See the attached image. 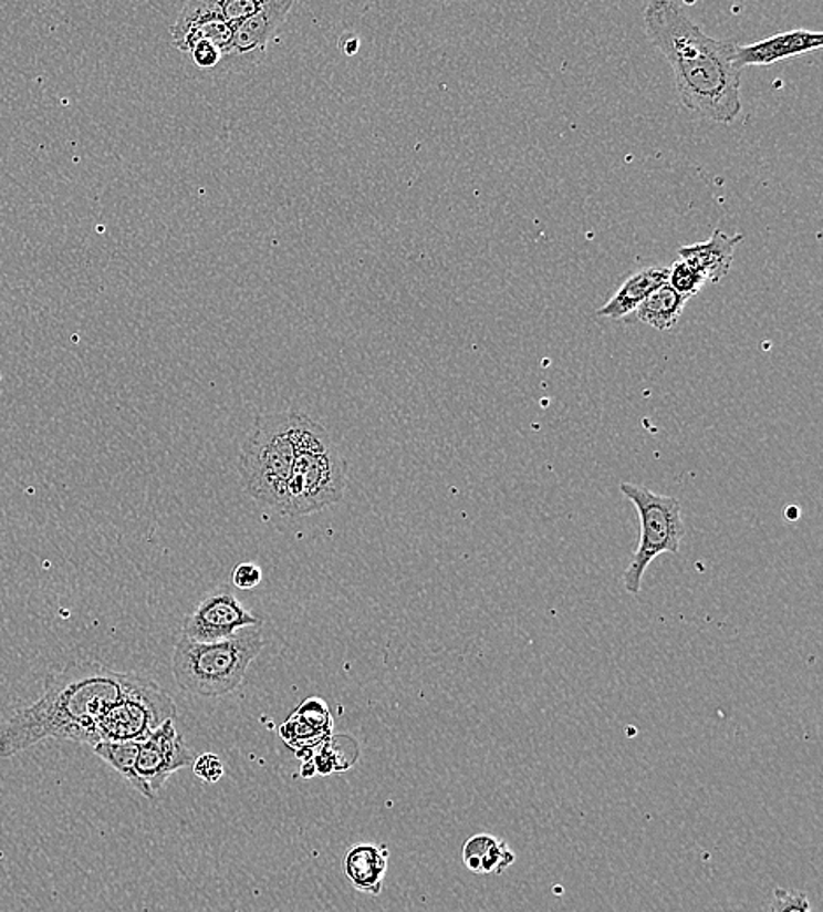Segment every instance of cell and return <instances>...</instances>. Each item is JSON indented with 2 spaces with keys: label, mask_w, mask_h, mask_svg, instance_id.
<instances>
[{
  "label": "cell",
  "mask_w": 823,
  "mask_h": 912,
  "mask_svg": "<svg viewBox=\"0 0 823 912\" xmlns=\"http://www.w3.org/2000/svg\"><path fill=\"white\" fill-rule=\"evenodd\" d=\"M645 29L675 71L681 104L709 122H735L743 107L736 43L709 38L673 0L646 6Z\"/></svg>",
  "instance_id": "1"
},
{
  "label": "cell",
  "mask_w": 823,
  "mask_h": 912,
  "mask_svg": "<svg viewBox=\"0 0 823 912\" xmlns=\"http://www.w3.org/2000/svg\"><path fill=\"white\" fill-rule=\"evenodd\" d=\"M128 672L98 662H71L44 677L43 697L18 709L0 734V758L46 739L95 746L98 719L124 692Z\"/></svg>",
  "instance_id": "2"
},
{
  "label": "cell",
  "mask_w": 823,
  "mask_h": 912,
  "mask_svg": "<svg viewBox=\"0 0 823 912\" xmlns=\"http://www.w3.org/2000/svg\"><path fill=\"white\" fill-rule=\"evenodd\" d=\"M298 458L287 488L283 516H308L343 499L348 465L322 425L306 414H292Z\"/></svg>",
  "instance_id": "3"
},
{
  "label": "cell",
  "mask_w": 823,
  "mask_h": 912,
  "mask_svg": "<svg viewBox=\"0 0 823 912\" xmlns=\"http://www.w3.org/2000/svg\"><path fill=\"white\" fill-rule=\"evenodd\" d=\"M262 650L260 626H248L232 638L215 642L181 638L170 667L183 692L199 697H223L241 686L248 667Z\"/></svg>",
  "instance_id": "4"
},
{
  "label": "cell",
  "mask_w": 823,
  "mask_h": 912,
  "mask_svg": "<svg viewBox=\"0 0 823 912\" xmlns=\"http://www.w3.org/2000/svg\"><path fill=\"white\" fill-rule=\"evenodd\" d=\"M295 458L292 413L268 414L257 419L239 455L242 485L251 499L281 515Z\"/></svg>",
  "instance_id": "5"
},
{
  "label": "cell",
  "mask_w": 823,
  "mask_h": 912,
  "mask_svg": "<svg viewBox=\"0 0 823 912\" xmlns=\"http://www.w3.org/2000/svg\"><path fill=\"white\" fill-rule=\"evenodd\" d=\"M619 490L634 504L642 524L639 545L624 572L625 590L636 595L642 592L643 576L649 563L660 555L678 553L687 527L681 516V502L676 497L633 483H622Z\"/></svg>",
  "instance_id": "6"
},
{
  "label": "cell",
  "mask_w": 823,
  "mask_h": 912,
  "mask_svg": "<svg viewBox=\"0 0 823 912\" xmlns=\"http://www.w3.org/2000/svg\"><path fill=\"white\" fill-rule=\"evenodd\" d=\"M175 701L149 677L128 672L124 692L98 719V737L111 743H143L176 718Z\"/></svg>",
  "instance_id": "7"
},
{
  "label": "cell",
  "mask_w": 823,
  "mask_h": 912,
  "mask_svg": "<svg viewBox=\"0 0 823 912\" xmlns=\"http://www.w3.org/2000/svg\"><path fill=\"white\" fill-rule=\"evenodd\" d=\"M292 8V0H262L256 13L233 27L229 51L218 71L241 72L259 65Z\"/></svg>",
  "instance_id": "8"
},
{
  "label": "cell",
  "mask_w": 823,
  "mask_h": 912,
  "mask_svg": "<svg viewBox=\"0 0 823 912\" xmlns=\"http://www.w3.org/2000/svg\"><path fill=\"white\" fill-rule=\"evenodd\" d=\"M248 626H260V618L248 611L229 587H218L185 618L183 638L197 642L221 641Z\"/></svg>",
  "instance_id": "9"
},
{
  "label": "cell",
  "mask_w": 823,
  "mask_h": 912,
  "mask_svg": "<svg viewBox=\"0 0 823 912\" xmlns=\"http://www.w3.org/2000/svg\"><path fill=\"white\" fill-rule=\"evenodd\" d=\"M194 760L196 755L185 744L183 735L176 730L175 719H169L139 744L136 770L140 779L157 795L173 774L194 764Z\"/></svg>",
  "instance_id": "10"
},
{
  "label": "cell",
  "mask_w": 823,
  "mask_h": 912,
  "mask_svg": "<svg viewBox=\"0 0 823 912\" xmlns=\"http://www.w3.org/2000/svg\"><path fill=\"white\" fill-rule=\"evenodd\" d=\"M173 44L183 55L199 43L215 44L223 51L226 59L229 51L232 29L221 14L217 0H190L183 6L175 25L170 27Z\"/></svg>",
  "instance_id": "11"
},
{
  "label": "cell",
  "mask_w": 823,
  "mask_h": 912,
  "mask_svg": "<svg viewBox=\"0 0 823 912\" xmlns=\"http://www.w3.org/2000/svg\"><path fill=\"white\" fill-rule=\"evenodd\" d=\"M822 46V32L808 29L789 30L744 46L736 44V68L741 71L750 65H772L781 60L806 55Z\"/></svg>",
  "instance_id": "12"
},
{
  "label": "cell",
  "mask_w": 823,
  "mask_h": 912,
  "mask_svg": "<svg viewBox=\"0 0 823 912\" xmlns=\"http://www.w3.org/2000/svg\"><path fill=\"white\" fill-rule=\"evenodd\" d=\"M743 241V234L727 236L717 228L708 241L679 248V260H684L706 283H720L729 274L735 260L736 246Z\"/></svg>",
  "instance_id": "13"
},
{
  "label": "cell",
  "mask_w": 823,
  "mask_h": 912,
  "mask_svg": "<svg viewBox=\"0 0 823 912\" xmlns=\"http://www.w3.org/2000/svg\"><path fill=\"white\" fill-rule=\"evenodd\" d=\"M388 846L364 844L353 846L343 860L344 875L355 890L369 897L382 895L388 870Z\"/></svg>",
  "instance_id": "14"
},
{
  "label": "cell",
  "mask_w": 823,
  "mask_h": 912,
  "mask_svg": "<svg viewBox=\"0 0 823 912\" xmlns=\"http://www.w3.org/2000/svg\"><path fill=\"white\" fill-rule=\"evenodd\" d=\"M667 272L669 267L666 266L646 267L643 271H637L624 281L618 292L607 300L603 308L598 309V317L624 320L628 314H633L645 302L646 297L667 283Z\"/></svg>",
  "instance_id": "15"
},
{
  "label": "cell",
  "mask_w": 823,
  "mask_h": 912,
  "mask_svg": "<svg viewBox=\"0 0 823 912\" xmlns=\"http://www.w3.org/2000/svg\"><path fill=\"white\" fill-rule=\"evenodd\" d=\"M462 860L472 874H502L517 862V857L506 841L490 833H478L463 844Z\"/></svg>",
  "instance_id": "16"
},
{
  "label": "cell",
  "mask_w": 823,
  "mask_h": 912,
  "mask_svg": "<svg viewBox=\"0 0 823 912\" xmlns=\"http://www.w3.org/2000/svg\"><path fill=\"white\" fill-rule=\"evenodd\" d=\"M685 305H687V299L678 296L669 284L664 283L652 296L646 297L645 302L634 311V314H636V320L645 325L657 330H670L684 314Z\"/></svg>",
  "instance_id": "17"
},
{
  "label": "cell",
  "mask_w": 823,
  "mask_h": 912,
  "mask_svg": "<svg viewBox=\"0 0 823 912\" xmlns=\"http://www.w3.org/2000/svg\"><path fill=\"white\" fill-rule=\"evenodd\" d=\"M140 743H111V740H101V743L92 746L95 755L103 758L111 769H115L119 776L125 777L131 786H134L143 797L155 800L157 795L154 790L140 779L136 770L137 755H139Z\"/></svg>",
  "instance_id": "18"
},
{
  "label": "cell",
  "mask_w": 823,
  "mask_h": 912,
  "mask_svg": "<svg viewBox=\"0 0 823 912\" xmlns=\"http://www.w3.org/2000/svg\"><path fill=\"white\" fill-rule=\"evenodd\" d=\"M667 284H669V287L673 288L678 296H681L684 299L688 300L690 297L697 296V293L702 290L706 281L700 278V276L697 274L692 267L688 266L687 262H684V260H678V262H675L669 267V272H667Z\"/></svg>",
  "instance_id": "19"
},
{
  "label": "cell",
  "mask_w": 823,
  "mask_h": 912,
  "mask_svg": "<svg viewBox=\"0 0 823 912\" xmlns=\"http://www.w3.org/2000/svg\"><path fill=\"white\" fill-rule=\"evenodd\" d=\"M302 722L310 725L316 734L329 735L332 728L331 711L320 698H310L295 713Z\"/></svg>",
  "instance_id": "20"
},
{
  "label": "cell",
  "mask_w": 823,
  "mask_h": 912,
  "mask_svg": "<svg viewBox=\"0 0 823 912\" xmlns=\"http://www.w3.org/2000/svg\"><path fill=\"white\" fill-rule=\"evenodd\" d=\"M772 912H813L810 897L804 891L777 887L772 891Z\"/></svg>",
  "instance_id": "21"
},
{
  "label": "cell",
  "mask_w": 823,
  "mask_h": 912,
  "mask_svg": "<svg viewBox=\"0 0 823 912\" xmlns=\"http://www.w3.org/2000/svg\"><path fill=\"white\" fill-rule=\"evenodd\" d=\"M191 765H194V774L206 785H215L226 774V765L221 761L220 756L215 755V753L196 756V760Z\"/></svg>",
  "instance_id": "22"
},
{
  "label": "cell",
  "mask_w": 823,
  "mask_h": 912,
  "mask_svg": "<svg viewBox=\"0 0 823 912\" xmlns=\"http://www.w3.org/2000/svg\"><path fill=\"white\" fill-rule=\"evenodd\" d=\"M262 4V0H223L220 2L221 14L226 18L230 29L239 25L242 20L256 13L257 9Z\"/></svg>",
  "instance_id": "23"
},
{
  "label": "cell",
  "mask_w": 823,
  "mask_h": 912,
  "mask_svg": "<svg viewBox=\"0 0 823 912\" xmlns=\"http://www.w3.org/2000/svg\"><path fill=\"white\" fill-rule=\"evenodd\" d=\"M232 583L239 590H253L262 583V569L253 562L239 563L233 569Z\"/></svg>",
  "instance_id": "24"
}]
</instances>
